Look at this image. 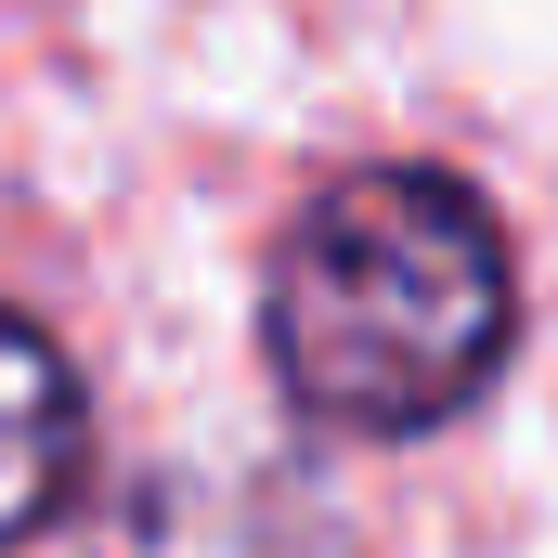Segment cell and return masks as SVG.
<instances>
[{"label": "cell", "mask_w": 558, "mask_h": 558, "mask_svg": "<svg viewBox=\"0 0 558 558\" xmlns=\"http://www.w3.org/2000/svg\"><path fill=\"white\" fill-rule=\"evenodd\" d=\"M92 494V390L39 312L0 299V558L39 546Z\"/></svg>", "instance_id": "cell-3"}, {"label": "cell", "mask_w": 558, "mask_h": 558, "mask_svg": "<svg viewBox=\"0 0 558 558\" xmlns=\"http://www.w3.org/2000/svg\"><path fill=\"white\" fill-rule=\"evenodd\" d=\"M92 558H351V533L299 468H156L105 507Z\"/></svg>", "instance_id": "cell-2"}, {"label": "cell", "mask_w": 558, "mask_h": 558, "mask_svg": "<svg viewBox=\"0 0 558 558\" xmlns=\"http://www.w3.org/2000/svg\"><path fill=\"white\" fill-rule=\"evenodd\" d=\"M520 351V247L441 156H364L260 260V377L312 441H428Z\"/></svg>", "instance_id": "cell-1"}]
</instances>
